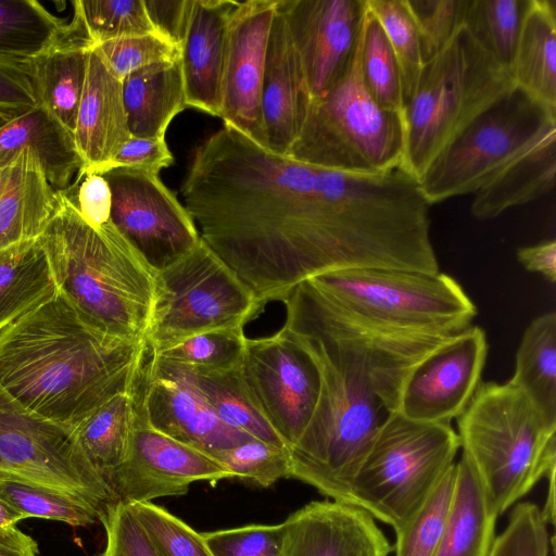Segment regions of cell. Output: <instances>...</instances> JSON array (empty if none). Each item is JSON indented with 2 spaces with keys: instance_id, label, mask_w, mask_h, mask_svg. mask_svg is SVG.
Masks as SVG:
<instances>
[{
  "instance_id": "obj_10",
  "label": "cell",
  "mask_w": 556,
  "mask_h": 556,
  "mask_svg": "<svg viewBox=\"0 0 556 556\" xmlns=\"http://www.w3.org/2000/svg\"><path fill=\"white\" fill-rule=\"evenodd\" d=\"M308 280L354 312L407 329L456 333L478 313L463 287L440 271L354 268Z\"/></svg>"
},
{
  "instance_id": "obj_28",
  "label": "cell",
  "mask_w": 556,
  "mask_h": 556,
  "mask_svg": "<svg viewBox=\"0 0 556 556\" xmlns=\"http://www.w3.org/2000/svg\"><path fill=\"white\" fill-rule=\"evenodd\" d=\"M515 87L556 111V2L528 0L509 70Z\"/></svg>"
},
{
  "instance_id": "obj_38",
  "label": "cell",
  "mask_w": 556,
  "mask_h": 556,
  "mask_svg": "<svg viewBox=\"0 0 556 556\" xmlns=\"http://www.w3.org/2000/svg\"><path fill=\"white\" fill-rule=\"evenodd\" d=\"M245 340L243 328H223L191 336L160 352L150 353L161 362L181 369L225 371L240 366Z\"/></svg>"
},
{
  "instance_id": "obj_7",
  "label": "cell",
  "mask_w": 556,
  "mask_h": 556,
  "mask_svg": "<svg viewBox=\"0 0 556 556\" xmlns=\"http://www.w3.org/2000/svg\"><path fill=\"white\" fill-rule=\"evenodd\" d=\"M361 46L362 30L343 76L311 100L288 156L352 174H380L402 166L403 115L379 108L367 92L361 74Z\"/></svg>"
},
{
  "instance_id": "obj_57",
  "label": "cell",
  "mask_w": 556,
  "mask_h": 556,
  "mask_svg": "<svg viewBox=\"0 0 556 556\" xmlns=\"http://www.w3.org/2000/svg\"><path fill=\"white\" fill-rule=\"evenodd\" d=\"M23 519H25L23 515L0 497V528L15 526Z\"/></svg>"
},
{
  "instance_id": "obj_29",
  "label": "cell",
  "mask_w": 556,
  "mask_h": 556,
  "mask_svg": "<svg viewBox=\"0 0 556 556\" xmlns=\"http://www.w3.org/2000/svg\"><path fill=\"white\" fill-rule=\"evenodd\" d=\"M90 43L84 33L31 59L38 105L73 136Z\"/></svg>"
},
{
  "instance_id": "obj_8",
  "label": "cell",
  "mask_w": 556,
  "mask_h": 556,
  "mask_svg": "<svg viewBox=\"0 0 556 556\" xmlns=\"http://www.w3.org/2000/svg\"><path fill=\"white\" fill-rule=\"evenodd\" d=\"M459 448L451 424L389 413L351 482V504L400 531L454 464Z\"/></svg>"
},
{
  "instance_id": "obj_4",
  "label": "cell",
  "mask_w": 556,
  "mask_h": 556,
  "mask_svg": "<svg viewBox=\"0 0 556 556\" xmlns=\"http://www.w3.org/2000/svg\"><path fill=\"white\" fill-rule=\"evenodd\" d=\"M456 424L462 457L497 516L556 469V424L507 381H482Z\"/></svg>"
},
{
  "instance_id": "obj_12",
  "label": "cell",
  "mask_w": 556,
  "mask_h": 556,
  "mask_svg": "<svg viewBox=\"0 0 556 556\" xmlns=\"http://www.w3.org/2000/svg\"><path fill=\"white\" fill-rule=\"evenodd\" d=\"M0 470L75 494L101 510L116 501L73 429L29 412L1 388Z\"/></svg>"
},
{
  "instance_id": "obj_58",
  "label": "cell",
  "mask_w": 556,
  "mask_h": 556,
  "mask_svg": "<svg viewBox=\"0 0 556 556\" xmlns=\"http://www.w3.org/2000/svg\"><path fill=\"white\" fill-rule=\"evenodd\" d=\"M12 118H14V117L0 112V128H2Z\"/></svg>"
},
{
  "instance_id": "obj_27",
  "label": "cell",
  "mask_w": 556,
  "mask_h": 556,
  "mask_svg": "<svg viewBox=\"0 0 556 556\" xmlns=\"http://www.w3.org/2000/svg\"><path fill=\"white\" fill-rule=\"evenodd\" d=\"M122 84L132 137L165 138L174 117L188 108L180 58L135 71Z\"/></svg>"
},
{
  "instance_id": "obj_39",
  "label": "cell",
  "mask_w": 556,
  "mask_h": 556,
  "mask_svg": "<svg viewBox=\"0 0 556 556\" xmlns=\"http://www.w3.org/2000/svg\"><path fill=\"white\" fill-rule=\"evenodd\" d=\"M72 4L73 17L90 47L118 38L159 34L143 0H76Z\"/></svg>"
},
{
  "instance_id": "obj_43",
  "label": "cell",
  "mask_w": 556,
  "mask_h": 556,
  "mask_svg": "<svg viewBox=\"0 0 556 556\" xmlns=\"http://www.w3.org/2000/svg\"><path fill=\"white\" fill-rule=\"evenodd\" d=\"M238 479L260 486H269L291 477L290 450L258 439H250L214 455Z\"/></svg>"
},
{
  "instance_id": "obj_26",
  "label": "cell",
  "mask_w": 556,
  "mask_h": 556,
  "mask_svg": "<svg viewBox=\"0 0 556 556\" xmlns=\"http://www.w3.org/2000/svg\"><path fill=\"white\" fill-rule=\"evenodd\" d=\"M22 151L35 156L55 191H67L84 168L74 136L40 105L0 128V166Z\"/></svg>"
},
{
  "instance_id": "obj_35",
  "label": "cell",
  "mask_w": 556,
  "mask_h": 556,
  "mask_svg": "<svg viewBox=\"0 0 556 556\" xmlns=\"http://www.w3.org/2000/svg\"><path fill=\"white\" fill-rule=\"evenodd\" d=\"M84 33L35 0H0V53L34 59Z\"/></svg>"
},
{
  "instance_id": "obj_52",
  "label": "cell",
  "mask_w": 556,
  "mask_h": 556,
  "mask_svg": "<svg viewBox=\"0 0 556 556\" xmlns=\"http://www.w3.org/2000/svg\"><path fill=\"white\" fill-rule=\"evenodd\" d=\"M174 163V155L165 138L130 139L121 148L114 159L101 172L115 167H129L157 174Z\"/></svg>"
},
{
  "instance_id": "obj_48",
  "label": "cell",
  "mask_w": 556,
  "mask_h": 556,
  "mask_svg": "<svg viewBox=\"0 0 556 556\" xmlns=\"http://www.w3.org/2000/svg\"><path fill=\"white\" fill-rule=\"evenodd\" d=\"M202 535L213 556H282L286 526L249 525Z\"/></svg>"
},
{
  "instance_id": "obj_53",
  "label": "cell",
  "mask_w": 556,
  "mask_h": 556,
  "mask_svg": "<svg viewBox=\"0 0 556 556\" xmlns=\"http://www.w3.org/2000/svg\"><path fill=\"white\" fill-rule=\"evenodd\" d=\"M143 2L157 33L181 49L194 0H143Z\"/></svg>"
},
{
  "instance_id": "obj_44",
  "label": "cell",
  "mask_w": 556,
  "mask_h": 556,
  "mask_svg": "<svg viewBox=\"0 0 556 556\" xmlns=\"http://www.w3.org/2000/svg\"><path fill=\"white\" fill-rule=\"evenodd\" d=\"M160 556H213L202 533L151 502L128 504Z\"/></svg>"
},
{
  "instance_id": "obj_15",
  "label": "cell",
  "mask_w": 556,
  "mask_h": 556,
  "mask_svg": "<svg viewBox=\"0 0 556 556\" xmlns=\"http://www.w3.org/2000/svg\"><path fill=\"white\" fill-rule=\"evenodd\" d=\"M232 479L212 456L169 438L135 412L127 455L110 479L116 501L125 504L180 496L197 481Z\"/></svg>"
},
{
  "instance_id": "obj_50",
  "label": "cell",
  "mask_w": 556,
  "mask_h": 556,
  "mask_svg": "<svg viewBox=\"0 0 556 556\" xmlns=\"http://www.w3.org/2000/svg\"><path fill=\"white\" fill-rule=\"evenodd\" d=\"M36 105L31 60L0 53V112L16 117Z\"/></svg>"
},
{
  "instance_id": "obj_5",
  "label": "cell",
  "mask_w": 556,
  "mask_h": 556,
  "mask_svg": "<svg viewBox=\"0 0 556 556\" xmlns=\"http://www.w3.org/2000/svg\"><path fill=\"white\" fill-rule=\"evenodd\" d=\"M515 88L511 75L462 25L422 66L404 108L402 167L417 179L482 112Z\"/></svg>"
},
{
  "instance_id": "obj_21",
  "label": "cell",
  "mask_w": 556,
  "mask_h": 556,
  "mask_svg": "<svg viewBox=\"0 0 556 556\" xmlns=\"http://www.w3.org/2000/svg\"><path fill=\"white\" fill-rule=\"evenodd\" d=\"M311 100L300 59L277 2L267 41L262 87L266 150L288 155L301 131Z\"/></svg>"
},
{
  "instance_id": "obj_33",
  "label": "cell",
  "mask_w": 556,
  "mask_h": 556,
  "mask_svg": "<svg viewBox=\"0 0 556 556\" xmlns=\"http://www.w3.org/2000/svg\"><path fill=\"white\" fill-rule=\"evenodd\" d=\"M523 391L556 424V313L535 317L523 331L515 371L507 381Z\"/></svg>"
},
{
  "instance_id": "obj_36",
  "label": "cell",
  "mask_w": 556,
  "mask_h": 556,
  "mask_svg": "<svg viewBox=\"0 0 556 556\" xmlns=\"http://www.w3.org/2000/svg\"><path fill=\"white\" fill-rule=\"evenodd\" d=\"M0 497L24 518L36 517L86 527L103 513L75 494L0 470Z\"/></svg>"
},
{
  "instance_id": "obj_3",
  "label": "cell",
  "mask_w": 556,
  "mask_h": 556,
  "mask_svg": "<svg viewBox=\"0 0 556 556\" xmlns=\"http://www.w3.org/2000/svg\"><path fill=\"white\" fill-rule=\"evenodd\" d=\"M281 302L286 306L283 327L363 379L388 413L397 412L403 386L413 369L458 333L379 321L336 302L311 280L295 286Z\"/></svg>"
},
{
  "instance_id": "obj_6",
  "label": "cell",
  "mask_w": 556,
  "mask_h": 556,
  "mask_svg": "<svg viewBox=\"0 0 556 556\" xmlns=\"http://www.w3.org/2000/svg\"><path fill=\"white\" fill-rule=\"evenodd\" d=\"M289 332L314 359L321 383L314 416L290 448L291 478L332 501L351 504V482L389 413L363 379Z\"/></svg>"
},
{
  "instance_id": "obj_17",
  "label": "cell",
  "mask_w": 556,
  "mask_h": 556,
  "mask_svg": "<svg viewBox=\"0 0 556 556\" xmlns=\"http://www.w3.org/2000/svg\"><path fill=\"white\" fill-rule=\"evenodd\" d=\"M488 356L482 328L468 326L419 363L407 377L397 413L413 420L451 424L468 406Z\"/></svg>"
},
{
  "instance_id": "obj_55",
  "label": "cell",
  "mask_w": 556,
  "mask_h": 556,
  "mask_svg": "<svg viewBox=\"0 0 556 556\" xmlns=\"http://www.w3.org/2000/svg\"><path fill=\"white\" fill-rule=\"evenodd\" d=\"M37 542L15 526L0 528V556H37Z\"/></svg>"
},
{
  "instance_id": "obj_41",
  "label": "cell",
  "mask_w": 556,
  "mask_h": 556,
  "mask_svg": "<svg viewBox=\"0 0 556 556\" xmlns=\"http://www.w3.org/2000/svg\"><path fill=\"white\" fill-rule=\"evenodd\" d=\"M394 54L401 79L403 109L416 88L424 62L419 37L404 0H365Z\"/></svg>"
},
{
  "instance_id": "obj_13",
  "label": "cell",
  "mask_w": 556,
  "mask_h": 556,
  "mask_svg": "<svg viewBox=\"0 0 556 556\" xmlns=\"http://www.w3.org/2000/svg\"><path fill=\"white\" fill-rule=\"evenodd\" d=\"M240 372L255 406L292 448L319 401L320 375L312 356L281 327L270 336L247 338Z\"/></svg>"
},
{
  "instance_id": "obj_22",
  "label": "cell",
  "mask_w": 556,
  "mask_h": 556,
  "mask_svg": "<svg viewBox=\"0 0 556 556\" xmlns=\"http://www.w3.org/2000/svg\"><path fill=\"white\" fill-rule=\"evenodd\" d=\"M123 84L89 48L74 141L84 163L80 174H101L130 139Z\"/></svg>"
},
{
  "instance_id": "obj_37",
  "label": "cell",
  "mask_w": 556,
  "mask_h": 556,
  "mask_svg": "<svg viewBox=\"0 0 556 556\" xmlns=\"http://www.w3.org/2000/svg\"><path fill=\"white\" fill-rule=\"evenodd\" d=\"M527 4L528 0H467L463 25L508 71Z\"/></svg>"
},
{
  "instance_id": "obj_2",
  "label": "cell",
  "mask_w": 556,
  "mask_h": 556,
  "mask_svg": "<svg viewBox=\"0 0 556 556\" xmlns=\"http://www.w3.org/2000/svg\"><path fill=\"white\" fill-rule=\"evenodd\" d=\"M58 290L104 332L147 342L157 271L112 220L89 225L71 197L56 191L54 214L40 236Z\"/></svg>"
},
{
  "instance_id": "obj_25",
  "label": "cell",
  "mask_w": 556,
  "mask_h": 556,
  "mask_svg": "<svg viewBox=\"0 0 556 556\" xmlns=\"http://www.w3.org/2000/svg\"><path fill=\"white\" fill-rule=\"evenodd\" d=\"M56 206V191L26 151L0 166V249L39 239Z\"/></svg>"
},
{
  "instance_id": "obj_51",
  "label": "cell",
  "mask_w": 556,
  "mask_h": 556,
  "mask_svg": "<svg viewBox=\"0 0 556 556\" xmlns=\"http://www.w3.org/2000/svg\"><path fill=\"white\" fill-rule=\"evenodd\" d=\"M80 216L91 226L101 227L111 222L112 193L101 174H83L67 190Z\"/></svg>"
},
{
  "instance_id": "obj_45",
  "label": "cell",
  "mask_w": 556,
  "mask_h": 556,
  "mask_svg": "<svg viewBox=\"0 0 556 556\" xmlns=\"http://www.w3.org/2000/svg\"><path fill=\"white\" fill-rule=\"evenodd\" d=\"M121 80L148 65L174 61L181 49L159 34H147L104 41L90 47Z\"/></svg>"
},
{
  "instance_id": "obj_18",
  "label": "cell",
  "mask_w": 556,
  "mask_h": 556,
  "mask_svg": "<svg viewBox=\"0 0 556 556\" xmlns=\"http://www.w3.org/2000/svg\"><path fill=\"white\" fill-rule=\"evenodd\" d=\"M312 99L350 66L367 11L365 0H278Z\"/></svg>"
},
{
  "instance_id": "obj_49",
  "label": "cell",
  "mask_w": 556,
  "mask_h": 556,
  "mask_svg": "<svg viewBox=\"0 0 556 556\" xmlns=\"http://www.w3.org/2000/svg\"><path fill=\"white\" fill-rule=\"evenodd\" d=\"M106 545L101 556H160L128 504L115 501L100 515Z\"/></svg>"
},
{
  "instance_id": "obj_16",
  "label": "cell",
  "mask_w": 556,
  "mask_h": 556,
  "mask_svg": "<svg viewBox=\"0 0 556 556\" xmlns=\"http://www.w3.org/2000/svg\"><path fill=\"white\" fill-rule=\"evenodd\" d=\"M135 412L156 431L212 457L254 439L225 425L205 400L150 351L132 383Z\"/></svg>"
},
{
  "instance_id": "obj_14",
  "label": "cell",
  "mask_w": 556,
  "mask_h": 556,
  "mask_svg": "<svg viewBox=\"0 0 556 556\" xmlns=\"http://www.w3.org/2000/svg\"><path fill=\"white\" fill-rule=\"evenodd\" d=\"M101 175L112 193L113 225L156 271L197 247L194 220L157 174L115 167Z\"/></svg>"
},
{
  "instance_id": "obj_24",
  "label": "cell",
  "mask_w": 556,
  "mask_h": 556,
  "mask_svg": "<svg viewBox=\"0 0 556 556\" xmlns=\"http://www.w3.org/2000/svg\"><path fill=\"white\" fill-rule=\"evenodd\" d=\"M556 182V122L539 136L488 185L473 194L470 212L480 220L535 201L549 193Z\"/></svg>"
},
{
  "instance_id": "obj_9",
  "label": "cell",
  "mask_w": 556,
  "mask_h": 556,
  "mask_svg": "<svg viewBox=\"0 0 556 556\" xmlns=\"http://www.w3.org/2000/svg\"><path fill=\"white\" fill-rule=\"evenodd\" d=\"M156 285L147 336L152 353L201 332L244 328L264 308L202 239L189 253L159 270Z\"/></svg>"
},
{
  "instance_id": "obj_31",
  "label": "cell",
  "mask_w": 556,
  "mask_h": 556,
  "mask_svg": "<svg viewBox=\"0 0 556 556\" xmlns=\"http://www.w3.org/2000/svg\"><path fill=\"white\" fill-rule=\"evenodd\" d=\"M58 292L40 239L0 249V327Z\"/></svg>"
},
{
  "instance_id": "obj_20",
  "label": "cell",
  "mask_w": 556,
  "mask_h": 556,
  "mask_svg": "<svg viewBox=\"0 0 556 556\" xmlns=\"http://www.w3.org/2000/svg\"><path fill=\"white\" fill-rule=\"evenodd\" d=\"M283 523L282 556H389L393 551L374 517L351 504L314 501Z\"/></svg>"
},
{
  "instance_id": "obj_32",
  "label": "cell",
  "mask_w": 556,
  "mask_h": 556,
  "mask_svg": "<svg viewBox=\"0 0 556 556\" xmlns=\"http://www.w3.org/2000/svg\"><path fill=\"white\" fill-rule=\"evenodd\" d=\"M134 420L131 384L129 390L97 407L73 428L83 453L109 484L127 455Z\"/></svg>"
},
{
  "instance_id": "obj_1",
  "label": "cell",
  "mask_w": 556,
  "mask_h": 556,
  "mask_svg": "<svg viewBox=\"0 0 556 556\" xmlns=\"http://www.w3.org/2000/svg\"><path fill=\"white\" fill-rule=\"evenodd\" d=\"M147 342L111 336L59 290L0 327V388L29 412L73 429L130 389Z\"/></svg>"
},
{
  "instance_id": "obj_23",
  "label": "cell",
  "mask_w": 556,
  "mask_h": 556,
  "mask_svg": "<svg viewBox=\"0 0 556 556\" xmlns=\"http://www.w3.org/2000/svg\"><path fill=\"white\" fill-rule=\"evenodd\" d=\"M238 1L194 0L181 46L188 108L219 117L228 25Z\"/></svg>"
},
{
  "instance_id": "obj_46",
  "label": "cell",
  "mask_w": 556,
  "mask_h": 556,
  "mask_svg": "<svg viewBox=\"0 0 556 556\" xmlns=\"http://www.w3.org/2000/svg\"><path fill=\"white\" fill-rule=\"evenodd\" d=\"M416 26L424 64L437 55L463 25L467 0H404Z\"/></svg>"
},
{
  "instance_id": "obj_47",
  "label": "cell",
  "mask_w": 556,
  "mask_h": 556,
  "mask_svg": "<svg viewBox=\"0 0 556 556\" xmlns=\"http://www.w3.org/2000/svg\"><path fill=\"white\" fill-rule=\"evenodd\" d=\"M549 536L541 509L533 503L514 506L505 530L495 536L489 556H548Z\"/></svg>"
},
{
  "instance_id": "obj_34",
  "label": "cell",
  "mask_w": 556,
  "mask_h": 556,
  "mask_svg": "<svg viewBox=\"0 0 556 556\" xmlns=\"http://www.w3.org/2000/svg\"><path fill=\"white\" fill-rule=\"evenodd\" d=\"M165 365L177 371L225 425L254 439L286 446L251 399L240 366L225 371L199 372Z\"/></svg>"
},
{
  "instance_id": "obj_30",
  "label": "cell",
  "mask_w": 556,
  "mask_h": 556,
  "mask_svg": "<svg viewBox=\"0 0 556 556\" xmlns=\"http://www.w3.org/2000/svg\"><path fill=\"white\" fill-rule=\"evenodd\" d=\"M456 470L450 515L434 556H489L498 516L464 457Z\"/></svg>"
},
{
  "instance_id": "obj_11",
  "label": "cell",
  "mask_w": 556,
  "mask_h": 556,
  "mask_svg": "<svg viewBox=\"0 0 556 556\" xmlns=\"http://www.w3.org/2000/svg\"><path fill=\"white\" fill-rule=\"evenodd\" d=\"M552 111L515 87L476 117L418 179L430 205L475 194L547 126Z\"/></svg>"
},
{
  "instance_id": "obj_19",
  "label": "cell",
  "mask_w": 556,
  "mask_h": 556,
  "mask_svg": "<svg viewBox=\"0 0 556 556\" xmlns=\"http://www.w3.org/2000/svg\"><path fill=\"white\" fill-rule=\"evenodd\" d=\"M278 0L238 2L228 25L219 117L264 148L262 87Z\"/></svg>"
},
{
  "instance_id": "obj_54",
  "label": "cell",
  "mask_w": 556,
  "mask_h": 556,
  "mask_svg": "<svg viewBox=\"0 0 556 556\" xmlns=\"http://www.w3.org/2000/svg\"><path fill=\"white\" fill-rule=\"evenodd\" d=\"M516 255L528 271L541 274L551 283L556 282L555 239L519 248Z\"/></svg>"
},
{
  "instance_id": "obj_42",
  "label": "cell",
  "mask_w": 556,
  "mask_h": 556,
  "mask_svg": "<svg viewBox=\"0 0 556 556\" xmlns=\"http://www.w3.org/2000/svg\"><path fill=\"white\" fill-rule=\"evenodd\" d=\"M456 471L454 463L418 511L395 532V556H434L450 515Z\"/></svg>"
},
{
  "instance_id": "obj_40",
  "label": "cell",
  "mask_w": 556,
  "mask_h": 556,
  "mask_svg": "<svg viewBox=\"0 0 556 556\" xmlns=\"http://www.w3.org/2000/svg\"><path fill=\"white\" fill-rule=\"evenodd\" d=\"M361 74L367 92L379 108L403 115L397 64L380 24L368 9L362 28Z\"/></svg>"
},
{
  "instance_id": "obj_56",
  "label": "cell",
  "mask_w": 556,
  "mask_h": 556,
  "mask_svg": "<svg viewBox=\"0 0 556 556\" xmlns=\"http://www.w3.org/2000/svg\"><path fill=\"white\" fill-rule=\"evenodd\" d=\"M555 470L551 471L546 477L548 480V488L544 506L541 509L545 523L552 526L555 525Z\"/></svg>"
}]
</instances>
